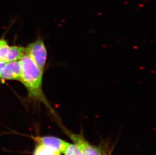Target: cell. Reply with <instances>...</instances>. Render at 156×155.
Instances as JSON below:
<instances>
[{
  "label": "cell",
  "mask_w": 156,
  "mask_h": 155,
  "mask_svg": "<svg viewBox=\"0 0 156 155\" xmlns=\"http://www.w3.org/2000/svg\"><path fill=\"white\" fill-rule=\"evenodd\" d=\"M63 153L64 155H84L78 146L74 143H69Z\"/></svg>",
  "instance_id": "cell-8"
},
{
  "label": "cell",
  "mask_w": 156,
  "mask_h": 155,
  "mask_svg": "<svg viewBox=\"0 0 156 155\" xmlns=\"http://www.w3.org/2000/svg\"><path fill=\"white\" fill-rule=\"evenodd\" d=\"M5 62H2L1 60H0V72L1 71L2 69L3 68V67L4 66L5 64Z\"/></svg>",
  "instance_id": "cell-9"
},
{
  "label": "cell",
  "mask_w": 156,
  "mask_h": 155,
  "mask_svg": "<svg viewBox=\"0 0 156 155\" xmlns=\"http://www.w3.org/2000/svg\"><path fill=\"white\" fill-rule=\"evenodd\" d=\"M37 143L52 148L53 149L63 153L67 146L69 145L68 143L64 140L54 136H37L34 138Z\"/></svg>",
  "instance_id": "cell-6"
},
{
  "label": "cell",
  "mask_w": 156,
  "mask_h": 155,
  "mask_svg": "<svg viewBox=\"0 0 156 155\" xmlns=\"http://www.w3.org/2000/svg\"><path fill=\"white\" fill-rule=\"evenodd\" d=\"M25 55V47L21 46H10L7 41L0 39V60L7 62L20 60Z\"/></svg>",
  "instance_id": "cell-3"
},
{
  "label": "cell",
  "mask_w": 156,
  "mask_h": 155,
  "mask_svg": "<svg viewBox=\"0 0 156 155\" xmlns=\"http://www.w3.org/2000/svg\"><path fill=\"white\" fill-rule=\"evenodd\" d=\"M37 143L34 149V155H61L60 153L44 145Z\"/></svg>",
  "instance_id": "cell-7"
},
{
  "label": "cell",
  "mask_w": 156,
  "mask_h": 155,
  "mask_svg": "<svg viewBox=\"0 0 156 155\" xmlns=\"http://www.w3.org/2000/svg\"><path fill=\"white\" fill-rule=\"evenodd\" d=\"M66 133L74 143L78 146L84 155H103L100 148L94 146L87 142L83 136L79 135H75L70 132Z\"/></svg>",
  "instance_id": "cell-5"
},
{
  "label": "cell",
  "mask_w": 156,
  "mask_h": 155,
  "mask_svg": "<svg viewBox=\"0 0 156 155\" xmlns=\"http://www.w3.org/2000/svg\"><path fill=\"white\" fill-rule=\"evenodd\" d=\"M22 66V75L20 81L27 90L30 100L43 104L52 114L56 115L43 91L44 71L41 70L27 54L20 60Z\"/></svg>",
  "instance_id": "cell-1"
},
{
  "label": "cell",
  "mask_w": 156,
  "mask_h": 155,
  "mask_svg": "<svg viewBox=\"0 0 156 155\" xmlns=\"http://www.w3.org/2000/svg\"><path fill=\"white\" fill-rule=\"evenodd\" d=\"M25 54L27 55L41 70L44 71L47 62L48 50L43 38L38 37L25 47Z\"/></svg>",
  "instance_id": "cell-2"
},
{
  "label": "cell",
  "mask_w": 156,
  "mask_h": 155,
  "mask_svg": "<svg viewBox=\"0 0 156 155\" xmlns=\"http://www.w3.org/2000/svg\"><path fill=\"white\" fill-rule=\"evenodd\" d=\"M22 66L20 60H14L5 63L0 72V81H20L22 75Z\"/></svg>",
  "instance_id": "cell-4"
}]
</instances>
